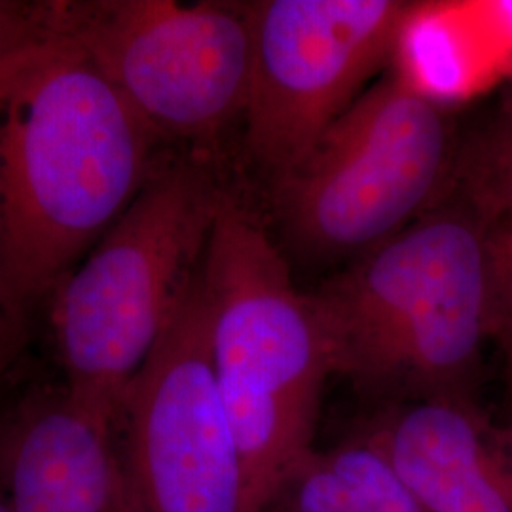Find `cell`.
I'll list each match as a JSON object with an SVG mask.
<instances>
[{"mask_svg": "<svg viewBox=\"0 0 512 512\" xmlns=\"http://www.w3.org/2000/svg\"><path fill=\"white\" fill-rule=\"evenodd\" d=\"M71 38L158 141H211L243 118L253 69L245 2H48Z\"/></svg>", "mask_w": 512, "mask_h": 512, "instance_id": "obj_6", "label": "cell"}, {"mask_svg": "<svg viewBox=\"0 0 512 512\" xmlns=\"http://www.w3.org/2000/svg\"><path fill=\"white\" fill-rule=\"evenodd\" d=\"M0 467L16 512H129L114 423L65 385L0 421Z\"/></svg>", "mask_w": 512, "mask_h": 512, "instance_id": "obj_9", "label": "cell"}, {"mask_svg": "<svg viewBox=\"0 0 512 512\" xmlns=\"http://www.w3.org/2000/svg\"><path fill=\"white\" fill-rule=\"evenodd\" d=\"M156 143L71 38L0 65V285L27 319L143 190Z\"/></svg>", "mask_w": 512, "mask_h": 512, "instance_id": "obj_1", "label": "cell"}, {"mask_svg": "<svg viewBox=\"0 0 512 512\" xmlns=\"http://www.w3.org/2000/svg\"><path fill=\"white\" fill-rule=\"evenodd\" d=\"M310 298L332 374L412 401L471 399L490 336L486 228L473 213L421 215Z\"/></svg>", "mask_w": 512, "mask_h": 512, "instance_id": "obj_2", "label": "cell"}, {"mask_svg": "<svg viewBox=\"0 0 512 512\" xmlns=\"http://www.w3.org/2000/svg\"><path fill=\"white\" fill-rule=\"evenodd\" d=\"M262 512H427L370 435L311 450L281 480Z\"/></svg>", "mask_w": 512, "mask_h": 512, "instance_id": "obj_11", "label": "cell"}, {"mask_svg": "<svg viewBox=\"0 0 512 512\" xmlns=\"http://www.w3.org/2000/svg\"><path fill=\"white\" fill-rule=\"evenodd\" d=\"M509 435H511V439H512V431H511V433H509Z\"/></svg>", "mask_w": 512, "mask_h": 512, "instance_id": "obj_17", "label": "cell"}, {"mask_svg": "<svg viewBox=\"0 0 512 512\" xmlns=\"http://www.w3.org/2000/svg\"><path fill=\"white\" fill-rule=\"evenodd\" d=\"M253 35L245 135L275 179L361 95L420 10L406 0L245 2Z\"/></svg>", "mask_w": 512, "mask_h": 512, "instance_id": "obj_8", "label": "cell"}, {"mask_svg": "<svg viewBox=\"0 0 512 512\" xmlns=\"http://www.w3.org/2000/svg\"><path fill=\"white\" fill-rule=\"evenodd\" d=\"M370 435L427 512H512V439L471 399H418Z\"/></svg>", "mask_w": 512, "mask_h": 512, "instance_id": "obj_10", "label": "cell"}, {"mask_svg": "<svg viewBox=\"0 0 512 512\" xmlns=\"http://www.w3.org/2000/svg\"><path fill=\"white\" fill-rule=\"evenodd\" d=\"M114 439L129 512H256L211 363L200 272L129 387Z\"/></svg>", "mask_w": 512, "mask_h": 512, "instance_id": "obj_7", "label": "cell"}, {"mask_svg": "<svg viewBox=\"0 0 512 512\" xmlns=\"http://www.w3.org/2000/svg\"><path fill=\"white\" fill-rule=\"evenodd\" d=\"M50 33L48 0H0V65L21 48Z\"/></svg>", "mask_w": 512, "mask_h": 512, "instance_id": "obj_13", "label": "cell"}, {"mask_svg": "<svg viewBox=\"0 0 512 512\" xmlns=\"http://www.w3.org/2000/svg\"><path fill=\"white\" fill-rule=\"evenodd\" d=\"M492 156L512 158V92L505 101L503 116L499 122V128L495 129L494 141L490 145Z\"/></svg>", "mask_w": 512, "mask_h": 512, "instance_id": "obj_15", "label": "cell"}, {"mask_svg": "<svg viewBox=\"0 0 512 512\" xmlns=\"http://www.w3.org/2000/svg\"><path fill=\"white\" fill-rule=\"evenodd\" d=\"M209 351L256 512L310 454L329 344L264 226L222 194L203 255Z\"/></svg>", "mask_w": 512, "mask_h": 512, "instance_id": "obj_3", "label": "cell"}, {"mask_svg": "<svg viewBox=\"0 0 512 512\" xmlns=\"http://www.w3.org/2000/svg\"><path fill=\"white\" fill-rule=\"evenodd\" d=\"M450 156L439 101L401 76L385 78L275 179L283 226L315 258H359L425 215Z\"/></svg>", "mask_w": 512, "mask_h": 512, "instance_id": "obj_5", "label": "cell"}, {"mask_svg": "<svg viewBox=\"0 0 512 512\" xmlns=\"http://www.w3.org/2000/svg\"><path fill=\"white\" fill-rule=\"evenodd\" d=\"M0 512H16L10 494H8V486H6V480H4L2 467H0Z\"/></svg>", "mask_w": 512, "mask_h": 512, "instance_id": "obj_16", "label": "cell"}, {"mask_svg": "<svg viewBox=\"0 0 512 512\" xmlns=\"http://www.w3.org/2000/svg\"><path fill=\"white\" fill-rule=\"evenodd\" d=\"M222 194L194 160L156 165L50 298L63 385L112 423L202 268Z\"/></svg>", "mask_w": 512, "mask_h": 512, "instance_id": "obj_4", "label": "cell"}, {"mask_svg": "<svg viewBox=\"0 0 512 512\" xmlns=\"http://www.w3.org/2000/svg\"><path fill=\"white\" fill-rule=\"evenodd\" d=\"M492 190L499 217L492 232L486 230L488 283H490V336L505 355L512 382V158L490 154Z\"/></svg>", "mask_w": 512, "mask_h": 512, "instance_id": "obj_12", "label": "cell"}, {"mask_svg": "<svg viewBox=\"0 0 512 512\" xmlns=\"http://www.w3.org/2000/svg\"><path fill=\"white\" fill-rule=\"evenodd\" d=\"M27 338V317L12 304L0 285V368L10 365Z\"/></svg>", "mask_w": 512, "mask_h": 512, "instance_id": "obj_14", "label": "cell"}]
</instances>
